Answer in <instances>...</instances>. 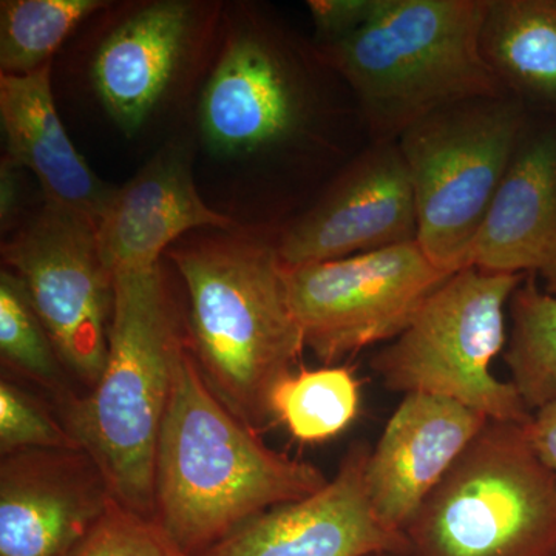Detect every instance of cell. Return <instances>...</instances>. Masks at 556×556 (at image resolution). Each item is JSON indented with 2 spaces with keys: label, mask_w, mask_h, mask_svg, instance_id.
<instances>
[{
  "label": "cell",
  "mask_w": 556,
  "mask_h": 556,
  "mask_svg": "<svg viewBox=\"0 0 556 556\" xmlns=\"http://www.w3.org/2000/svg\"><path fill=\"white\" fill-rule=\"evenodd\" d=\"M218 9L195 0L142 3L108 33L91 62V83L113 123L134 137L197 68Z\"/></svg>",
  "instance_id": "cell-10"
},
{
  "label": "cell",
  "mask_w": 556,
  "mask_h": 556,
  "mask_svg": "<svg viewBox=\"0 0 556 556\" xmlns=\"http://www.w3.org/2000/svg\"><path fill=\"white\" fill-rule=\"evenodd\" d=\"M489 420L455 399L405 394L365 471L380 521L405 535L424 501Z\"/></svg>",
  "instance_id": "cell-15"
},
{
  "label": "cell",
  "mask_w": 556,
  "mask_h": 556,
  "mask_svg": "<svg viewBox=\"0 0 556 556\" xmlns=\"http://www.w3.org/2000/svg\"><path fill=\"white\" fill-rule=\"evenodd\" d=\"M0 354L3 365L56 394H68L62 365L24 281L3 268L0 273Z\"/></svg>",
  "instance_id": "cell-23"
},
{
  "label": "cell",
  "mask_w": 556,
  "mask_h": 556,
  "mask_svg": "<svg viewBox=\"0 0 556 556\" xmlns=\"http://www.w3.org/2000/svg\"><path fill=\"white\" fill-rule=\"evenodd\" d=\"M417 241L412 179L397 142H375L277 241L288 268Z\"/></svg>",
  "instance_id": "cell-12"
},
{
  "label": "cell",
  "mask_w": 556,
  "mask_h": 556,
  "mask_svg": "<svg viewBox=\"0 0 556 556\" xmlns=\"http://www.w3.org/2000/svg\"><path fill=\"white\" fill-rule=\"evenodd\" d=\"M380 0H309L318 42L321 46L339 42L357 31L371 20Z\"/></svg>",
  "instance_id": "cell-26"
},
{
  "label": "cell",
  "mask_w": 556,
  "mask_h": 556,
  "mask_svg": "<svg viewBox=\"0 0 556 556\" xmlns=\"http://www.w3.org/2000/svg\"><path fill=\"white\" fill-rule=\"evenodd\" d=\"M511 334L506 351L510 382L530 413L556 399V295L526 274L508 302Z\"/></svg>",
  "instance_id": "cell-20"
},
{
  "label": "cell",
  "mask_w": 556,
  "mask_h": 556,
  "mask_svg": "<svg viewBox=\"0 0 556 556\" xmlns=\"http://www.w3.org/2000/svg\"><path fill=\"white\" fill-rule=\"evenodd\" d=\"M448 277L417 241L285 266L289 303L305 348L329 367L364 348L396 339Z\"/></svg>",
  "instance_id": "cell-8"
},
{
  "label": "cell",
  "mask_w": 556,
  "mask_h": 556,
  "mask_svg": "<svg viewBox=\"0 0 556 556\" xmlns=\"http://www.w3.org/2000/svg\"><path fill=\"white\" fill-rule=\"evenodd\" d=\"M305 79L280 42L248 22L226 35L200 100V127L212 152L248 156L281 148L309 118Z\"/></svg>",
  "instance_id": "cell-11"
},
{
  "label": "cell",
  "mask_w": 556,
  "mask_h": 556,
  "mask_svg": "<svg viewBox=\"0 0 556 556\" xmlns=\"http://www.w3.org/2000/svg\"><path fill=\"white\" fill-rule=\"evenodd\" d=\"M369 453L365 442L351 445L324 489L263 511L201 556L409 555L407 536L388 529L369 500Z\"/></svg>",
  "instance_id": "cell-14"
},
{
  "label": "cell",
  "mask_w": 556,
  "mask_h": 556,
  "mask_svg": "<svg viewBox=\"0 0 556 556\" xmlns=\"http://www.w3.org/2000/svg\"><path fill=\"white\" fill-rule=\"evenodd\" d=\"M2 457L0 556H75L116 500L100 467L84 450Z\"/></svg>",
  "instance_id": "cell-13"
},
{
  "label": "cell",
  "mask_w": 556,
  "mask_h": 556,
  "mask_svg": "<svg viewBox=\"0 0 556 556\" xmlns=\"http://www.w3.org/2000/svg\"><path fill=\"white\" fill-rule=\"evenodd\" d=\"M75 556H192L170 540L155 519L113 501Z\"/></svg>",
  "instance_id": "cell-25"
},
{
  "label": "cell",
  "mask_w": 556,
  "mask_h": 556,
  "mask_svg": "<svg viewBox=\"0 0 556 556\" xmlns=\"http://www.w3.org/2000/svg\"><path fill=\"white\" fill-rule=\"evenodd\" d=\"M556 265V131L526 129L468 257V268L540 274Z\"/></svg>",
  "instance_id": "cell-17"
},
{
  "label": "cell",
  "mask_w": 556,
  "mask_h": 556,
  "mask_svg": "<svg viewBox=\"0 0 556 556\" xmlns=\"http://www.w3.org/2000/svg\"><path fill=\"white\" fill-rule=\"evenodd\" d=\"M543 280L544 291L548 292V294L556 295V265L548 270L547 274H544Z\"/></svg>",
  "instance_id": "cell-29"
},
{
  "label": "cell",
  "mask_w": 556,
  "mask_h": 556,
  "mask_svg": "<svg viewBox=\"0 0 556 556\" xmlns=\"http://www.w3.org/2000/svg\"><path fill=\"white\" fill-rule=\"evenodd\" d=\"M481 50L507 93L556 113V0H486Z\"/></svg>",
  "instance_id": "cell-19"
},
{
  "label": "cell",
  "mask_w": 556,
  "mask_h": 556,
  "mask_svg": "<svg viewBox=\"0 0 556 556\" xmlns=\"http://www.w3.org/2000/svg\"><path fill=\"white\" fill-rule=\"evenodd\" d=\"M526 430L538 457L556 475V399L536 409Z\"/></svg>",
  "instance_id": "cell-27"
},
{
  "label": "cell",
  "mask_w": 556,
  "mask_h": 556,
  "mask_svg": "<svg viewBox=\"0 0 556 556\" xmlns=\"http://www.w3.org/2000/svg\"><path fill=\"white\" fill-rule=\"evenodd\" d=\"M486 0H380L367 24L317 54L350 84L376 142L439 109L507 90L486 64Z\"/></svg>",
  "instance_id": "cell-4"
},
{
  "label": "cell",
  "mask_w": 556,
  "mask_h": 556,
  "mask_svg": "<svg viewBox=\"0 0 556 556\" xmlns=\"http://www.w3.org/2000/svg\"><path fill=\"white\" fill-rule=\"evenodd\" d=\"M25 450H83L68 433L20 387L0 382V452L2 456Z\"/></svg>",
  "instance_id": "cell-24"
},
{
  "label": "cell",
  "mask_w": 556,
  "mask_h": 556,
  "mask_svg": "<svg viewBox=\"0 0 556 556\" xmlns=\"http://www.w3.org/2000/svg\"><path fill=\"white\" fill-rule=\"evenodd\" d=\"M189 339L163 265L115 276L108 361L84 396L61 399V424L94 460L118 503L153 519V482L174 364Z\"/></svg>",
  "instance_id": "cell-3"
},
{
  "label": "cell",
  "mask_w": 556,
  "mask_h": 556,
  "mask_svg": "<svg viewBox=\"0 0 556 556\" xmlns=\"http://www.w3.org/2000/svg\"><path fill=\"white\" fill-rule=\"evenodd\" d=\"M166 255L185 283L190 346L204 379L257 431L273 417V391L305 350L277 243L223 230Z\"/></svg>",
  "instance_id": "cell-2"
},
{
  "label": "cell",
  "mask_w": 556,
  "mask_h": 556,
  "mask_svg": "<svg viewBox=\"0 0 556 556\" xmlns=\"http://www.w3.org/2000/svg\"><path fill=\"white\" fill-rule=\"evenodd\" d=\"M361 390L350 368L299 369L273 391L270 409L300 442L316 444L343 433L356 420Z\"/></svg>",
  "instance_id": "cell-21"
},
{
  "label": "cell",
  "mask_w": 556,
  "mask_h": 556,
  "mask_svg": "<svg viewBox=\"0 0 556 556\" xmlns=\"http://www.w3.org/2000/svg\"><path fill=\"white\" fill-rule=\"evenodd\" d=\"M21 167L9 156L0 163V226L2 232H9L16 222L21 206Z\"/></svg>",
  "instance_id": "cell-28"
},
{
  "label": "cell",
  "mask_w": 556,
  "mask_h": 556,
  "mask_svg": "<svg viewBox=\"0 0 556 556\" xmlns=\"http://www.w3.org/2000/svg\"><path fill=\"white\" fill-rule=\"evenodd\" d=\"M525 277L478 268L453 274L375 354L371 368L396 393L455 399L490 420L527 426L533 415L517 388L492 375L506 343L504 308Z\"/></svg>",
  "instance_id": "cell-7"
},
{
  "label": "cell",
  "mask_w": 556,
  "mask_h": 556,
  "mask_svg": "<svg viewBox=\"0 0 556 556\" xmlns=\"http://www.w3.org/2000/svg\"><path fill=\"white\" fill-rule=\"evenodd\" d=\"M526 129L525 102L504 94L439 109L397 139L415 193L417 243L450 276L468 268Z\"/></svg>",
  "instance_id": "cell-6"
},
{
  "label": "cell",
  "mask_w": 556,
  "mask_h": 556,
  "mask_svg": "<svg viewBox=\"0 0 556 556\" xmlns=\"http://www.w3.org/2000/svg\"><path fill=\"white\" fill-rule=\"evenodd\" d=\"M320 468L269 448L208 387L190 339L174 364L155 459L153 519L192 556L270 508L328 484Z\"/></svg>",
  "instance_id": "cell-1"
},
{
  "label": "cell",
  "mask_w": 556,
  "mask_h": 556,
  "mask_svg": "<svg viewBox=\"0 0 556 556\" xmlns=\"http://www.w3.org/2000/svg\"><path fill=\"white\" fill-rule=\"evenodd\" d=\"M5 269L24 281L65 371L93 388L108 361L115 274L102 257L98 225L46 203L2 244Z\"/></svg>",
  "instance_id": "cell-9"
},
{
  "label": "cell",
  "mask_w": 556,
  "mask_h": 556,
  "mask_svg": "<svg viewBox=\"0 0 556 556\" xmlns=\"http://www.w3.org/2000/svg\"><path fill=\"white\" fill-rule=\"evenodd\" d=\"M368 556H409L405 554H393V552H379V554H371Z\"/></svg>",
  "instance_id": "cell-30"
},
{
  "label": "cell",
  "mask_w": 556,
  "mask_h": 556,
  "mask_svg": "<svg viewBox=\"0 0 556 556\" xmlns=\"http://www.w3.org/2000/svg\"><path fill=\"white\" fill-rule=\"evenodd\" d=\"M233 219L207 206L193 181L185 146H166L115 189L100 225L102 257L113 274L148 270L193 229L233 230Z\"/></svg>",
  "instance_id": "cell-16"
},
{
  "label": "cell",
  "mask_w": 556,
  "mask_h": 556,
  "mask_svg": "<svg viewBox=\"0 0 556 556\" xmlns=\"http://www.w3.org/2000/svg\"><path fill=\"white\" fill-rule=\"evenodd\" d=\"M0 123L5 156L36 175L43 201L100 225L115 189L68 138L54 104L51 64L30 75H0Z\"/></svg>",
  "instance_id": "cell-18"
},
{
  "label": "cell",
  "mask_w": 556,
  "mask_h": 556,
  "mask_svg": "<svg viewBox=\"0 0 556 556\" xmlns=\"http://www.w3.org/2000/svg\"><path fill=\"white\" fill-rule=\"evenodd\" d=\"M104 0H3L0 3L2 75H30L51 64L54 51Z\"/></svg>",
  "instance_id": "cell-22"
},
{
  "label": "cell",
  "mask_w": 556,
  "mask_h": 556,
  "mask_svg": "<svg viewBox=\"0 0 556 556\" xmlns=\"http://www.w3.org/2000/svg\"><path fill=\"white\" fill-rule=\"evenodd\" d=\"M405 536L409 556H556V475L526 426L489 420Z\"/></svg>",
  "instance_id": "cell-5"
}]
</instances>
